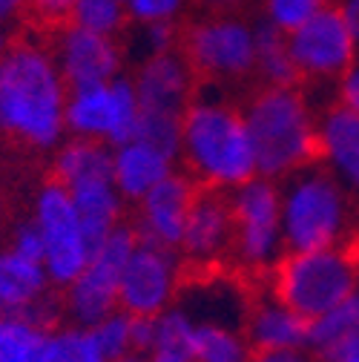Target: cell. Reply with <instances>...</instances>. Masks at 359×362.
I'll use <instances>...</instances> for the list:
<instances>
[{
	"label": "cell",
	"mask_w": 359,
	"mask_h": 362,
	"mask_svg": "<svg viewBox=\"0 0 359 362\" xmlns=\"http://www.w3.org/2000/svg\"><path fill=\"white\" fill-rule=\"evenodd\" d=\"M69 86L47 37L20 32L0 49V135L6 141L55 153L66 139Z\"/></svg>",
	"instance_id": "cell-1"
},
{
	"label": "cell",
	"mask_w": 359,
	"mask_h": 362,
	"mask_svg": "<svg viewBox=\"0 0 359 362\" xmlns=\"http://www.w3.org/2000/svg\"><path fill=\"white\" fill-rule=\"evenodd\" d=\"M178 164L199 187L221 193H233L256 178V153L242 104L207 98L204 89H199L182 118Z\"/></svg>",
	"instance_id": "cell-2"
},
{
	"label": "cell",
	"mask_w": 359,
	"mask_h": 362,
	"mask_svg": "<svg viewBox=\"0 0 359 362\" xmlns=\"http://www.w3.org/2000/svg\"><path fill=\"white\" fill-rule=\"evenodd\" d=\"M242 112L261 178L285 181L317 161L319 110L305 86H253Z\"/></svg>",
	"instance_id": "cell-3"
},
{
	"label": "cell",
	"mask_w": 359,
	"mask_h": 362,
	"mask_svg": "<svg viewBox=\"0 0 359 362\" xmlns=\"http://www.w3.org/2000/svg\"><path fill=\"white\" fill-rule=\"evenodd\" d=\"M282 187V233L288 250H319L356 245L359 210L356 199L313 161L279 181Z\"/></svg>",
	"instance_id": "cell-4"
},
{
	"label": "cell",
	"mask_w": 359,
	"mask_h": 362,
	"mask_svg": "<svg viewBox=\"0 0 359 362\" xmlns=\"http://www.w3.org/2000/svg\"><path fill=\"white\" fill-rule=\"evenodd\" d=\"M175 52L201 86L256 83L259 40L245 15H184L175 23Z\"/></svg>",
	"instance_id": "cell-5"
},
{
	"label": "cell",
	"mask_w": 359,
	"mask_h": 362,
	"mask_svg": "<svg viewBox=\"0 0 359 362\" xmlns=\"http://www.w3.org/2000/svg\"><path fill=\"white\" fill-rule=\"evenodd\" d=\"M264 288L302 313L307 322H317L359 291V247L288 250L264 279Z\"/></svg>",
	"instance_id": "cell-6"
},
{
	"label": "cell",
	"mask_w": 359,
	"mask_h": 362,
	"mask_svg": "<svg viewBox=\"0 0 359 362\" xmlns=\"http://www.w3.org/2000/svg\"><path fill=\"white\" fill-rule=\"evenodd\" d=\"M233 247L228 270L239 276L267 279L285 259L288 245L282 233V187L271 178H250L230 193Z\"/></svg>",
	"instance_id": "cell-7"
},
{
	"label": "cell",
	"mask_w": 359,
	"mask_h": 362,
	"mask_svg": "<svg viewBox=\"0 0 359 362\" xmlns=\"http://www.w3.org/2000/svg\"><path fill=\"white\" fill-rule=\"evenodd\" d=\"M29 218L43 242V267L49 274V282L55 291L69 288L89 264L95 245L86 236L81 216L72 204L69 190L61 181H47L32 199V213Z\"/></svg>",
	"instance_id": "cell-8"
},
{
	"label": "cell",
	"mask_w": 359,
	"mask_h": 362,
	"mask_svg": "<svg viewBox=\"0 0 359 362\" xmlns=\"http://www.w3.org/2000/svg\"><path fill=\"white\" fill-rule=\"evenodd\" d=\"M136 247H139V236L129 221H124L104 242L95 245L83 274L61 293V308H64L66 322L81 325V328H93L104 316H110L121 308L118 305L121 276H124V267Z\"/></svg>",
	"instance_id": "cell-9"
},
{
	"label": "cell",
	"mask_w": 359,
	"mask_h": 362,
	"mask_svg": "<svg viewBox=\"0 0 359 362\" xmlns=\"http://www.w3.org/2000/svg\"><path fill=\"white\" fill-rule=\"evenodd\" d=\"M302 86L339 81L359 58V43L348 26L345 0H331L305 26L285 35Z\"/></svg>",
	"instance_id": "cell-10"
},
{
	"label": "cell",
	"mask_w": 359,
	"mask_h": 362,
	"mask_svg": "<svg viewBox=\"0 0 359 362\" xmlns=\"http://www.w3.org/2000/svg\"><path fill=\"white\" fill-rule=\"evenodd\" d=\"M139 98L129 75L107 83L69 89L66 98V135L89 139L110 147L129 141L139 129Z\"/></svg>",
	"instance_id": "cell-11"
},
{
	"label": "cell",
	"mask_w": 359,
	"mask_h": 362,
	"mask_svg": "<svg viewBox=\"0 0 359 362\" xmlns=\"http://www.w3.org/2000/svg\"><path fill=\"white\" fill-rule=\"evenodd\" d=\"M187 279V264L178 250L139 242L124 267L118 305L129 316H161L178 302Z\"/></svg>",
	"instance_id": "cell-12"
},
{
	"label": "cell",
	"mask_w": 359,
	"mask_h": 362,
	"mask_svg": "<svg viewBox=\"0 0 359 362\" xmlns=\"http://www.w3.org/2000/svg\"><path fill=\"white\" fill-rule=\"evenodd\" d=\"M230 247H233L230 193L199 187L178 253H182L187 270L210 274V270H224L230 264Z\"/></svg>",
	"instance_id": "cell-13"
},
{
	"label": "cell",
	"mask_w": 359,
	"mask_h": 362,
	"mask_svg": "<svg viewBox=\"0 0 359 362\" xmlns=\"http://www.w3.org/2000/svg\"><path fill=\"white\" fill-rule=\"evenodd\" d=\"M61 78L69 89L95 86L121 78L124 69V43L83 26H69L47 37Z\"/></svg>",
	"instance_id": "cell-14"
},
{
	"label": "cell",
	"mask_w": 359,
	"mask_h": 362,
	"mask_svg": "<svg viewBox=\"0 0 359 362\" xmlns=\"http://www.w3.org/2000/svg\"><path fill=\"white\" fill-rule=\"evenodd\" d=\"M196 193H199L196 181L184 170H175L155 190H150L139 204H132L136 210H132L129 224H132V230H136L139 242L178 250L190 207L196 202Z\"/></svg>",
	"instance_id": "cell-15"
},
{
	"label": "cell",
	"mask_w": 359,
	"mask_h": 362,
	"mask_svg": "<svg viewBox=\"0 0 359 362\" xmlns=\"http://www.w3.org/2000/svg\"><path fill=\"white\" fill-rule=\"evenodd\" d=\"M141 115L184 118L187 107L199 95V81L175 49L144 58L129 75Z\"/></svg>",
	"instance_id": "cell-16"
},
{
	"label": "cell",
	"mask_w": 359,
	"mask_h": 362,
	"mask_svg": "<svg viewBox=\"0 0 359 362\" xmlns=\"http://www.w3.org/2000/svg\"><path fill=\"white\" fill-rule=\"evenodd\" d=\"M43 262L18 253L15 247H0V313H47L61 320V296Z\"/></svg>",
	"instance_id": "cell-17"
},
{
	"label": "cell",
	"mask_w": 359,
	"mask_h": 362,
	"mask_svg": "<svg viewBox=\"0 0 359 362\" xmlns=\"http://www.w3.org/2000/svg\"><path fill=\"white\" fill-rule=\"evenodd\" d=\"M317 161L359 202V115L336 101L319 110Z\"/></svg>",
	"instance_id": "cell-18"
},
{
	"label": "cell",
	"mask_w": 359,
	"mask_h": 362,
	"mask_svg": "<svg viewBox=\"0 0 359 362\" xmlns=\"http://www.w3.org/2000/svg\"><path fill=\"white\" fill-rule=\"evenodd\" d=\"M245 337L253 351H293L307 348L310 339V322L302 313H296L288 302H282L276 293L261 291L250 299L247 320H245Z\"/></svg>",
	"instance_id": "cell-19"
},
{
	"label": "cell",
	"mask_w": 359,
	"mask_h": 362,
	"mask_svg": "<svg viewBox=\"0 0 359 362\" xmlns=\"http://www.w3.org/2000/svg\"><path fill=\"white\" fill-rule=\"evenodd\" d=\"M175 170H182L178 156L164 153L144 139H129L112 147V181L126 204H139Z\"/></svg>",
	"instance_id": "cell-20"
},
{
	"label": "cell",
	"mask_w": 359,
	"mask_h": 362,
	"mask_svg": "<svg viewBox=\"0 0 359 362\" xmlns=\"http://www.w3.org/2000/svg\"><path fill=\"white\" fill-rule=\"evenodd\" d=\"M72 204L81 216V224L86 236L93 239V245L104 242L115 228L124 224V196L118 193L112 178H95V181H83V185L69 187Z\"/></svg>",
	"instance_id": "cell-21"
},
{
	"label": "cell",
	"mask_w": 359,
	"mask_h": 362,
	"mask_svg": "<svg viewBox=\"0 0 359 362\" xmlns=\"http://www.w3.org/2000/svg\"><path fill=\"white\" fill-rule=\"evenodd\" d=\"M52 178L69 190L83 181L112 178V147L89 139L66 135L64 144L52 156Z\"/></svg>",
	"instance_id": "cell-22"
},
{
	"label": "cell",
	"mask_w": 359,
	"mask_h": 362,
	"mask_svg": "<svg viewBox=\"0 0 359 362\" xmlns=\"http://www.w3.org/2000/svg\"><path fill=\"white\" fill-rule=\"evenodd\" d=\"M307 348L322 362H342L359 354V291L334 313L310 322Z\"/></svg>",
	"instance_id": "cell-23"
},
{
	"label": "cell",
	"mask_w": 359,
	"mask_h": 362,
	"mask_svg": "<svg viewBox=\"0 0 359 362\" xmlns=\"http://www.w3.org/2000/svg\"><path fill=\"white\" fill-rule=\"evenodd\" d=\"M147 362H199L196 356V320L184 305H172L155 316V334L144 354Z\"/></svg>",
	"instance_id": "cell-24"
},
{
	"label": "cell",
	"mask_w": 359,
	"mask_h": 362,
	"mask_svg": "<svg viewBox=\"0 0 359 362\" xmlns=\"http://www.w3.org/2000/svg\"><path fill=\"white\" fill-rule=\"evenodd\" d=\"M55 325L61 322L43 313H0V362H35Z\"/></svg>",
	"instance_id": "cell-25"
},
{
	"label": "cell",
	"mask_w": 359,
	"mask_h": 362,
	"mask_svg": "<svg viewBox=\"0 0 359 362\" xmlns=\"http://www.w3.org/2000/svg\"><path fill=\"white\" fill-rule=\"evenodd\" d=\"M259 55H256V86H302L296 66L290 61L285 35L271 23L256 26Z\"/></svg>",
	"instance_id": "cell-26"
},
{
	"label": "cell",
	"mask_w": 359,
	"mask_h": 362,
	"mask_svg": "<svg viewBox=\"0 0 359 362\" xmlns=\"http://www.w3.org/2000/svg\"><path fill=\"white\" fill-rule=\"evenodd\" d=\"M35 362H110V359L95 345L89 328L61 322V325L49 328Z\"/></svg>",
	"instance_id": "cell-27"
},
{
	"label": "cell",
	"mask_w": 359,
	"mask_h": 362,
	"mask_svg": "<svg viewBox=\"0 0 359 362\" xmlns=\"http://www.w3.org/2000/svg\"><path fill=\"white\" fill-rule=\"evenodd\" d=\"M253 348L242 328L218 325V322H196V356L199 362H250Z\"/></svg>",
	"instance_id": "cell-28"
},
{
	"label": "cell",
	"mask_w": 359,
	"mask_h": 362,
	"mask_svg": "<svg viewBox=\"0 0 359 362\" xmlns=\"http://www.w3.org/2000/svg\"><path fill=\"white\" fill-rule=\"evenodd\" d=\"M75 26L115 37L126 47V37L132 26H136V18H132L124 0H81L75 12Z\"/></svg>",
	"instance_id": "cell-29"
},
{
	"label": "cell",
	"mask_w": 359,
	"mask_h": 362,
	"mask_svg": "<svg viewBox=\"0 0 359 362\" xmlns=\"http://www.w3.org/2000/svg\"><path fill=\"white\" fill-rule=\"evenodd\" d=\"M81 0H26L20 23L26 32L49 37L55 32H64L75 26V12Z\"/></svg>",
	"instance_id": "cell-30"
},
{
	"label": "cell",
	"mask_w": 359,
	"mask_h": 362,
	"mask_svg": "<svg viewBox=\"0 0 359 362\" xmlns=\"http://www.w3.org/2000/svg\"><path fill=\"white\" fill-rule=\"evenodd\" d=\"M132 322H136V316H129L126 310H115L98 325H93V339L95 345L101 348V354L110 359V362H118L129 354H136V342H132Z\"/></svg>",
	"instance_id": "cell-31"
},
{
	"label": "cell",
	"mask_w": 359,
	"mask_h": 362,
	"mask_svg": "<svg viewBox=\"0 0 359 362\" xmlns=\"http://www.w3.org/2000/svg\"><path fill=\"white\" fill-rule=\"evenodd\" d=\"M328 4L331 0H264L261 12H264V23H271L282 35H290Z\"/></svg>",
	"instance_id": "cell-32"
},
{
	"label": "cell",
	"mask_w": 359,
	"mask_h": 362,
	"mask_svg": "<svg viewBox=\"0 0 359 362\" xmlns=\"http://www.w3.org/2000/svg\"><path fill=\"white\" fill-rule=\"evenodd\" d=\"M187 0H126V9L132 12L136 23L158 26V23H175L184 18Z\"/></svg>",
	"instance_id": "cell-33"
},
{
	"label": "cell",
	"mask_w": 359,
	"mask_h": 362,
	"mask_svg": "<svg viewBox=\"0 0 359 362\" xmlns=\"http://www.w3.org/2000/svg\"><path fill=\"white\" fill-rule=\"evenodd\" d=\"M9 247H15L18 253H23V256H29V259L43 262V242H40V233H37V228H35V221H32V218L20 221L18 228L12 230V236H9Z\"/></svg>",
	"instance_id": "cell-34"
},
{
	"label": "cell",
	"mask_w": 359,
	"mask_h": 362,
	"mask_svg": "<svg viewBox=\"0 0 359 362\" xmlns=\"http://www.w3.org/2000/svg\"><path fill=\"white\" fill-rule=\"evenodd\" d=\"M336 104H342L345 110L359 115V58L353 61V66L336 81Z\"/></svg>",
	"instance_id": "cell-35"
},
{
	"label": "cell",
	"mask_w": 359,
	"mask_h": 362,
	"mask_svg": "<svg viewBox=\"0 0 359 362\" xmlns=\"http://www.w3.org/2000/svg\"><path fill=\"white\" fill-rule=\"evenodd\" d=\"M250 0H187L199 15H242Z\"/></svg>",
	"instance_id": "cell-36"
},
{
	"label": "cell",
	"mask_w": 359,
	"mask_h": 362,
	"mask_svg": "<svg viewBox=\"0 0 359 362\" xmlns=\"http://www.w3.org/2000/svg\"><path fill=\"white\" fill-rule=\"evenodd\" d=\"M250 362H322L310 348H293V351H256Z\"/></svg>",
	"instance_id": "cell-37"
},
{
	"label": "cell",
	"mask_w": 359,
	"mask_h": 362,
	"mask_svg": "<svg viewBox=\"0 0 359 362\" xmlns=\"http://www.w3.org/2000/svg\"><path fill=\"white\" fill-rule=\"evenodd\" d=\"M345 15H348V26L359 43V0H345Z\"/></svg>",
	"instance_id": "cell-38"
},
{
	"label": "cell",
	"mask_w": 359,
	"mask_h": 362,
	"mask_svg": "<svg viewBox=\"0 0 359 362\" xmlns=\"http://www.w3.org/2000/svg\"><path fill=\"white\" fill-rule=\"evenodd\" d=\"M118 362H147L141 354H129V356H124V359H118Z\"/></svg>",
	"instance_id": "cell-39"
},
{
	"label": "cell",
	"mask_w": 359,
	"mask_h": 362,
	"mask_svg": "<svg viewBox=\"0 0 359 362\" xmlns=\"http://www.w3.org/2000/svg\"><path fill=\"white\" fill-rule=\"evenodd\" d=\"M342 362H359V354H353V356H345Z\"/></svg>",
	"instance_id": "cell-40"
},
{
	"label": "cell",
	"mask_w": 359,
	"mask_h": 362,
	"mask_svg": "<svg viewBox=\"0 0 359 362\" xmlns=\"http://www.w3.org/2000/svg\"><path fill=\"white\" fill-rule=\"evenodd\" d=\"M4 43H6V37H4V35H0V49H4Z\"/></svg>",
	"instance_id": "cell-41"
},
{
	"label": "cell",
	"mask_w": 359,
	"mask_h": 362,
	"mask_svg": "<svg viewBox=\"0 0 359 362\" xmlns=\"http://www.w3.org/2000/svg\"><path fill=\"white\" fill-rule=\"evenodd\" d=\"M356 247H359V228H356Z\"/></svg>",
	"instance_id": "cell-42"
}]
</instances>
